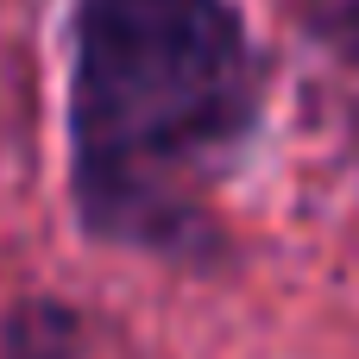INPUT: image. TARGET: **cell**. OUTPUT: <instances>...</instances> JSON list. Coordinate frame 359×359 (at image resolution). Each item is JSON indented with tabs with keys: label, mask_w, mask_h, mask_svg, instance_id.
<instances>
[{
	"label": "cell",
	"mask_w": 359,
	"mask_h": 359,
	"mask_svg": "<svg viewBox=\"0 0 359 359\" xmlns=\"http://www.w3.org/2000/svg\"><path fill=\"white\" fill-rule=\"evenodd\" d=\"M259 120V50L233 0H82L69 151L88 233L202 246L196 189Z\"/></svg>",
	"instance_id": "1"
},
{
	"label": "cell",
	"mask_w": 359,
	"mask_h": 359,
	"mask_svg": "<svg viewBox=\"0 0 359 359\" xmlns=\"http://www.w3.org/2000/svg\"><path fill=\"white\" fill-rule=\"evenodd\" d=\"M6 359H82V328L69 309H25L6 328Z\"/></svg>",
	"instance_id": "2"
},
{
	"label": "cell",
	"mask_w": 359,
	"mask_h": 359,
	"mask_svg": "<svg viewBox=\"0 0 359 359\" xmlns=\"http://www.w3.org/2000/svg\"><path fill=\"white\" fill-rule=\"evenodd\" d=\"M303 25L328 50H341V57L359 63V0H303Z\"/></svg>",
	"instance_id": "3"
}]
</instances>
